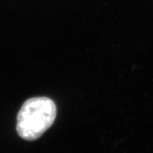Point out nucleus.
Masks as SVG:
<instances>
[{
	"instance_id": "f257e3e1",
	"label": "nucleus",
	"mask_w": 153,
	"mask_h": 153,
	"mask_svg": "<svg viewBox=\"0 0 153 153\" xmlns=\"http://www.w3.org/2000/svg\"><path fill=\"white\" fill-rule=\"evenodd\" d=\"M57 108L48 97H34L26 101L17 116L16 131L26 140L39 138L54 123Z\"/></svg>"
}]
</instances>
